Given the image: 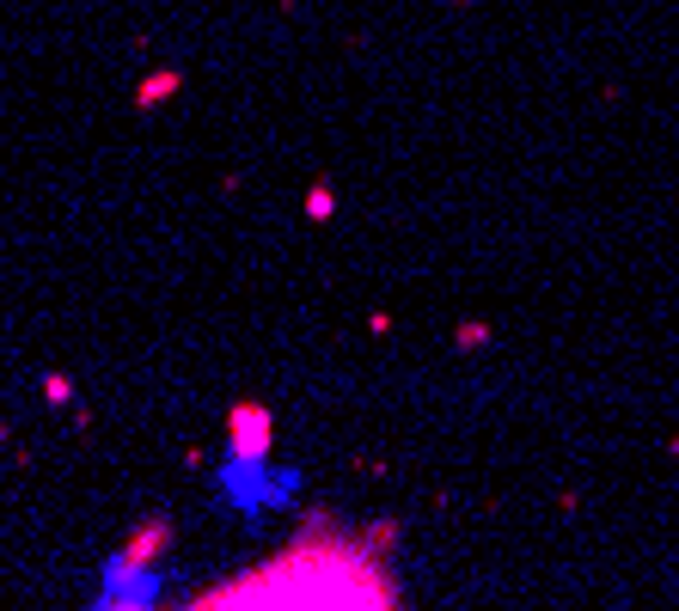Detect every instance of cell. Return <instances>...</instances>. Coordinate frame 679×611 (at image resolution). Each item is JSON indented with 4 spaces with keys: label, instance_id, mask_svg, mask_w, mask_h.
<instances>
[{
    "label": "cell",
    "instance_id": "1",
    "mask_svg": "<svg viewBox=\"0 0 679 611\" xmlns=\"http://www.w3.org/2000/svg\"><path fill=\"white\" fill-rule=\"evenodd\" d=\"M233 453H270V410L263 404L233 410Z\"/></svg>",
    "mask_w": 679,
    "mask_h": 611
},
{
    "label": "cell",
    "instance_id": "3",
    "mask_svg": "<svg viewBox=\"0 0 679 611\" xmlns=\"http://www.w3.org/2000/svg\"><path fill=\"white\" fill-rule=\"evenodd\" d=\"M307 214H312V220H331V214H337V208H331V183H312V196H307Z\"/></svg>",
    "mask_w": 679,
    "mask_h": 611
},
{
    "label": "cell",
    "instance_id": "2",
    "mask_svg": "<svg viewBox=\"0 0 679 611\" xmlns=\"http://www.w3.org/2000/svg\"><path fill=\"white\" fill-rule=\"evenodd\" d=\"M44 397L49 404H74V380L68 373H44Z\"/></svg>",
    "mask_w": 679,
    "mask_h": 611
},
{
    "label": "cell",
    "instance_id": "4",
    "mask_svg": "<svg viewBox=\"0 0 679 611\" xmlns=\"http://www.w3.org/2000/svg\"><path fill=\"white\" fill-rule=\"evenodd\" d=\"M460 343H465V349H472V343H490V324H465Z\"/></svg>",
    "mask_w": 679,
    "mask_h": 611
}]
</instances>
